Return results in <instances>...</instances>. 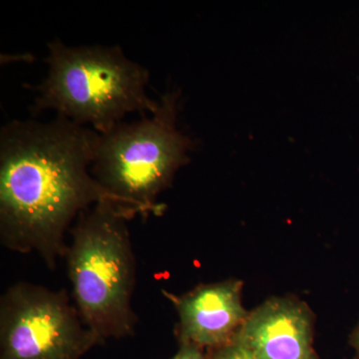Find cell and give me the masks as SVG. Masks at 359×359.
Instances as JSON below:
<instances>
[{"instance_id": "6da1fadb", "label": "cell", "mask_w": 359, "mask_h": 359, "mask_svg": "<svg viewBox=\"0 0 359 359\" xmlns=\"http://www.w3.org/2000/svg\"><path fill=\"white\" fill-rule=\"evenodd\" d=\"M98 139L95 130L59 116L49 122L15 120L2 127V245L37 252L54 269L65 257V233L73 219L98 203L118 205L90 171Z\"/></svg>"}, {"instance_id": "7a4b0ae2", "label": "cell", "mask_w": 359, "mask_h": 359, "mask_svg": "<svg viewBox=\"0 0 359 359\" xmlns=\"http://www.w3.org/2000/svg\"><path fill=\"white\" fill-rule=\"evenodd\" d=\"M48 73L32 110L55 111L59 117L102 134L129 113L153 114L159 101L148 96L150 73L125 55L119 46L48 44Z\"/></svg>"}, {"instance_id": "3957f363", "label": "cell", "mask_w": 359, "mask_h": 359, "mask_svg": "<svg viewBox=\"0 0 359 359\" xmlns=\"http://www.w3.org/2000/svg\"><path fill=\"white\" fill-rule=\"evenodd\" d=\"M180 97V90H168L153 114L99 133L90 171L131 218L164 212L158 197L195 149L193 139L177 126Z\"/></svg>"}, {"instance_id": "277c9868", "label": "cell", "mask_w": 359, "mask_h": 359, "mask_svg": "<svg viewBox=\"0 0 359 359\" xmlns=\"http://www.w3.org/2000/svg\"><path fill=\"white\" fill-rule=\"evenodd\" d=\"M131 217L110 202L82 212L66 250L75 306L101 344L134 334L132 308L136 266L127 221Z\"/></svg>"}, {"instance_id": "5b68a950", "label": "cell", "mask_w": 359, "mask_h": 359, "mask_svg": "<svg viewBox=\"0 0 359 359\" xmlns=\"http://www.w3.org/2000/svg\"><path fill=\"white\" fill-rule=\"evenodd\" d=\"M65 290L18 283L0 301V359H80L100 344Z\"/></svg>"}, {"instance_id": "8992f818", "label": "cell", "mask_w": 359, "mask_h": 359, "mask_svg": "<svg viewBox=\"0 0 359 359\" xmlns=\"http://www.w3.org/2000/svg\"><path fill=\"white\" fill-rule=\"evenodd\" d=\"M243 283L237 280L202 285L177 297L163 292L179 316V342L217 348L235 337L248 313L242 304Z\"/></svg>"}, {"instance_id": "52a82bcc", "label": "cell", "mask_w": 359, "mask_h": 359, "mask_svg": "<svg viewBox=\"0 0 359 359\" xmlns=\"http://www.w3.org/2000/svg\"><path fill=\"white\" fill-rule=\"evenodd\" d=\"M313 314L294 297H273L248 314L235 335L259 359H318Z\"/></svg>"}, {"instance_id": "ba28073f", "label": "cell", "mask_w": 359, "mask_h": 359, "mask_svg": "<svg viewBox=\"0 0 359 359\" xmlns=\"http://www.w3.org/2000/svg\"><path fill=\"white\" fill-rule=\"evenodd\" d=\"M208 354L210 359H259L236 337L224 346L210 349Z\"/></svg>"}, {"instance_id": "9c48e42d", "label": "cell", "mask_w": 359, "mask_h": 359, "mask_svg": "<svg viewBox=\"0 0 359 359\" xmlns=\"http://www.w3.org/2000/svg\"><path fill=\"white\" fill-rule=\"evenodd\" d=\"M171 359H210L209 354L204 348L190 344V342H180L178 353Z\"/></svg>"}, {"instance_id": "30bf717a", "label": "cell", "mask_w": 359, "mask_h": 359, "mask_svg": "<svg viewBox=\"0 0 359 359\" xmlns=\"http://www.w3.org/2000/svg\"><path fill=\"white\" fill-rule=\"evenodd\" d=\"M351 344L355 349L358 359H359V323L358 327L353 330V334H351Z\"/></svg>"}]
</instances>
